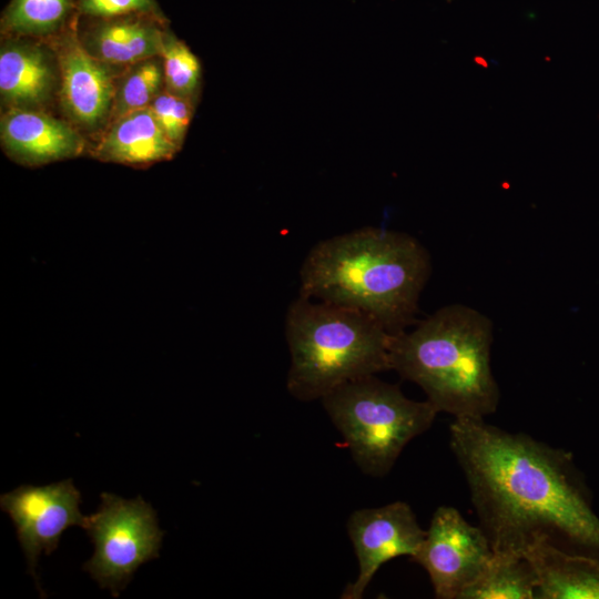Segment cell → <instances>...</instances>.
I'll return each instance as SVG.
<instances>
[{
  "label": "cell",
  "mask_w": 599,
  "mask_h": 599,
  "mask_svg": "<svg viewBox=\"0 0 599 599\" xmlns=\"http://www.w3.org/2000/svg\"><path fill=\"white\" fill-rule=\"evenodd\" d=\"M291 365L287 392L296 399H322L336 387L392 370V334L368 314L298 295L285 316Z\"/></svg>",
  "instance_id": "277c9868"
},
{
  "label": "cell",
  "mask_w": 599,
  "mask_h": 599,
  "mask_svg": "<svg viewBox=\"0 0 599 599\" xmlns=\"http://www.w3.org/2000/svg\"><path fill=\"white\" fill-rule=\"evenodd\" d=\"M100 497L97 512L87 517L83 528L94 544L83 569L118 597L141 565L159 558L164 531L155 510L141 496L124 499L103 493Z\"/></svg>",
  "instance_id": "8992f818"
},
{
  "label": "cell",
  "mask_w": 599,
  "mask_h": 599,
  "mask_svg": "<svg viewBox=\"0 0 599 599\" xmlns=\"http://www.w3.org/2000/svg\"><path fill=\"white\" fill-rule=\"evenodd\" d=\"M60 84L55 52L35 42L14 39L0 52V94L9 109L39 110Z\"/></svg>",
  "instance_id": "7c38bea8"
},
{
  "label": "cell",
  "mask_w": 599,
  "mask_h": 599,
  "mask_svg": "<svg viewBox=\"0 0 599 599\" xmlns=\"http://www.w3.org/2000/svg\"><path fill=\"white\" fill-rule=\"evenodd\" d=\"M55 53L64 112L79 130H98L111 118L116 88L113 65L90 54L75 32L60 38Z\"/></svg>",
  "instance_id": "30bf717a"
},
{
  "label": "cell",
  "mask_w": 599,
  "mask_h": 599,
  "mask_svg": "<svg viewBox=\"0 0 599 599\" xmlns=\"http://www.w3.org/2000/svg\"><path fill=\"white\" fill-rule=\"evenodd\" d=\"M346 526L358 573L343 590V599H361L385 562L400 556L414 559L426 536L405 501L357 509L349 515Z\"/></svg>",
  "instance_id": "9c48e42d"
},
{
  "label": "cell",
  "mask_w": 599,
  "mask_h": 599,
  "mask_svg": "<svg viewBox=\"0 0 599 599\" xmlns=\"http://www.w3.org/2000/svg\"><path fill=\"white\" fill-rule=\"evenodd\" d=\"M536 577L538 599H599V556L564 550L537 536L522 551Z\"/></svg>",
  "instance_id": "4fadbf2b"
},
{
  "label": "cell",
  "mask_w": 599,
  "mask_h": 599,
  "mask_svg": "<svg viewBox=\"0 0 599 599\" xmlns=\"http://www.w3.org/2000/svg\"><path fill=\"white\" fill-rule=\"evenodd\" d=\"M0 136L4 152L27 166L75 158L84 149L79 129L40 110L9 109L1 116Z\"/></svg>",
  "instance_id": "8fae6325"
},
{
  "label": "cell",
  "mask_w": 599,
  "mask_h": 599,
  "mask_svg": "<svg viewBox=\"0 0 599 599\" xmlns=\"http://www.w3.org/2000/svg\"><path fill=\"white\" fill-rule=\"evenodd\" d=\"M148 14L102 19L80 39L94 58L113 67L132 65L161 57L164 30Z\"/></svg>",
  "instance_id": "5bb4252c"
},
{
  "label": "cell",
  "mask_w": 599,
  "mask_h": 599,
  "mask_svg": "<svg viewBox=\"0 0 599 599\" xmlns=\"http://www.w3.org/2000/svg\"><path fill=\"white\" fill-rule=\"evenodd\" d=\"M179 149L146 106L112 121L93 156L104 162L146 165L172 159Z\"/></svg>",
  "instance_id": "9a60e30c"
},
{
  "label": "cell",
  "mask_w": 599,
  "mask_h": 599,
  "mask_svg": "<svg viewBox=\"0 0 599 599\" xmlns=\"http://www.w3.org/2000/svg\"><path fill=\"white\" fill-rule=\"evenodd\" d=\"M83 14L109 19L129 14H148L163 18L155 0H78Z\"/></svg>",
  "instance_id": "44dd1931"
},
{
  "label": "cell",
  "mask_w": 599,
  "mask_h": 599,
  "mask_svg": "<svg viewBox=\"0 0 599 599\" xmlns=\"http://www.w3.org/2000/svg\"><path fill=\"white\" fill-rule=\"evenodd\" d=\"M536 588L534 570L524 556L494 554L459 599H534Z\"/></svg>",
  "instance_id": "2e32d148"
},
{
  "label": "cell",
  "mask_w": 599,
  "mask_h": 599,
  "mask_svg": "<svg viewBox=\"0 0 599 599\" xmlns=\"http://www.w3.org/2000/svg\"><path fill=\"white\" fill-rule=\"evenodd\" d=\"M72 7L73 0H11L2 30L20 37L49 35L64 26Z\"/></svg>",
  "instance_id": "e0dca14e"
},
{
  "label": "cell",
  "mask_w": 599,
  "mask_h": 599,
  "mask_svg": "<svg viewBox=\"0 0 599 599\" xmlns=\"http://www.w3.org/2000/svg\"><path fill=\"white\" fill-rule=\"evenodd\" d=\"M151 58L129 65L116 82L111 118L113 121L139 109L146 108L163 91V63Z\"/></svg>",
  "instance_id": "ac0fdd59"
},
{
  "label": "cell",
  "mask_w": 599,
  "mask_h": 599,
  "mask_svg": "<svg viewBox=\"0 0 599 599\" xmlns=\"http://www.w3.org/2000/svg\"><path fill=\"white\" fill-rule=\"evenodd\" d=\"M493 338L488 316L464 304L447 305L412 331L392 335V370L417 384L438 413L485 419L500 398L490 365Z\"/></svg>",
  "instance_id": "3957f363"
},
{
  "label": "cell",
  "mask_w": 599,
  "mask_h": 599,
  "mask_svg": "<svg viewBox=\"0 0 599 599\" xmlns=\"http://www.w3.org/2000/svg\"><path fill=\"white\" fill-rule=\"evenodd\" d=\"M80 502L81 494L70 478L45 486L22 485L0 497V507L16 526L28 571L40 590L35 569L41 552L52 554L69 527H85L88 516L81 514Z\"/></svg>",
  "instance_id": "ba28073f"
},
{
  "label": "cell",
  "mask_w": 599,
  "mask_h": 599,
  "mask_svg": "<svg viewBox=\"0 0 599 599\" xmlns=\"http://www.w3.org/2000/svg\"><path fill=\"white\" fill-rule=\"evenodd\" d=\"M149 108L166 136L181 148L192 116V101L163 90Z\"/></svg>",
  "instance_id": "ffe728a7"
},
{
  "label": "cell",
  "mask_w": 599,
  "mask_h": 599,
  "mask_svg": "<svg viewBox=\"0 0 599 599\" xmlns=\"http://www.w3.org/2000/svg\"><path fill=\"white\" fill-rule=\"evenodd\" d=\"M321 400L356 466L375 478L392 470L405 446L438 414L427 399H409L376 375L347 382Z\"/></svg>",
  "instance_id": "5b68a950"
},
{
  "label": "cell",
  "mask_w": 599,
  "mask_h": 599,
  "mask_svg": "<svg viewBox=\"0 0 599 599\" xmlns=\"http://www.w3.org/2000/svg\"><path fill=\"white\" fill-rule=\"evenodd\" d=\"M474 61H475L477 64L481 65L484 69H487V68H488V62L486 61L485 58H483V57H480V55H476V57L474 58Z\"/></svg>",
  "instance_id": "7402d4cb"
},
{
  "label": "cell",
  "mask_w": 599,
  "mask_h": 599,
  "mask_svg": "<svg viewBox=\"0 0 599 599\" xmlns=\"http://www.w3.org/2000/svg\"><path fill=\"white\" fill-rule=\"evenodd\" d=\"M449 437L494 554L522 556L547 536L599 556V518L566 451L484 418H454Z\"/></svg>",
  "instance_id": "6da1fadb"
},
{
  "label": "cell",
  "mask_w": 599,
  "mask_h": 599,
  "mask_svg": "<svg viewBox=\"0 0 599 599\" xmlns=\"http://www.w3.org/2000/svg\"><path fill=\"white\" fill-rule=\"evenodd\" d=\"M430 273L429 253L416 237L363 227L309 250L300 268L298 295L362 311L395 335L418 322Z\"/></svg>",
  "instance_id": "7a4b0ae2"
},
{
  "label": "cell",
  "mask_w": 599,
  "mask_h": 599,
  "mask_svg": "<svg viewBox=\"0 0 599 599\" xmlns=\"http://www.w3.org/2000/svg\"><path fill=\"white\" fill-rule=\"evenodd\" d=\"M493 556L490 541L480 527L470 525L456 508L440 506L413 560L427 571L436 598L459 599Z\"/></svg>",
  "instance_id": "52a82bcc"
},
{
  "label": "cell",
  "mask_w": 599,
  "mask_h": 599,
  "mask_svg": "<svg viewBox=\"0 0 599 599\" xmlns=\"http://www.w3.org/2000/svg\"><path fill=\"white\" fill-rule=\"evenodd\" d=\"M163 73L165 90L170 93L193 100L196 94L201 65L192 51L179 39L169 32H164Z\"/></svg>",
  "instance_id": "d6986e66"
}]
</instances>
